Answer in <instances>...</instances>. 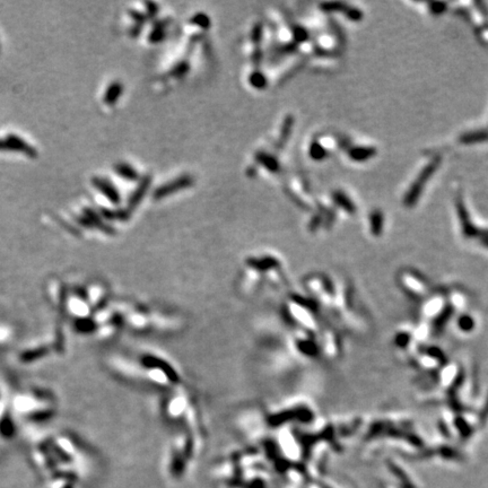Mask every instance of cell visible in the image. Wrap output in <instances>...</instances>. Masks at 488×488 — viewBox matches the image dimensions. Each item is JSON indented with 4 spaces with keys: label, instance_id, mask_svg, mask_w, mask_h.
Wrapping results in <instances>:
<instances>
[{
    "label": "cell",
    "instance_id": "obj_1",
    "mask_svg": "<svg viewBox=\"0 0 488 488\" xmlns=\"http://www.w3.org/2000/svg\"><path fill=\"white\" fill-rule=\"evenodd\" d=\"M0 151H10V152H21L25 154L31 159H35L37 156V151L32 147L30 144L26 143L24 139L16 134H8L5 139H0Z\"/></svg>",
    "mask_w": 488,
    "mask_h": 488
}]
</instances>
